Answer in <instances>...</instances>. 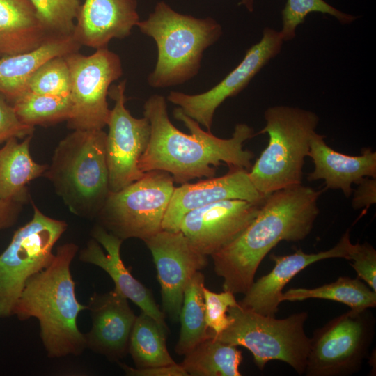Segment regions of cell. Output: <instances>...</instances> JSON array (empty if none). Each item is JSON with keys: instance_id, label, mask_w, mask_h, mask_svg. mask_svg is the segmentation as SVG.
Here are the masks:
<instances>
[{"instance_id": "cell-1", "label": "cell", "mask_w": 376, "mask_h": 376, "mask_svg": "<svg viewBox=\"0 0 376 376\" xmlns=\"http://www.w3.org/2000/svg\"><path fill=\"white\" fill-rule=\"evenodd\" d=\"M143 115L150 125L149 143L141 156L138 166L146 173L159 170L170 173L174 182H189L194 178H212L216 167L222 162L228 166H237L248 171L252 166L254 154L244 150V143L255 134L251 127L237 124L229 139H221L185 115L180 107L173 116L190 131L187 134L170 121L166 99L159 95L150 96L143 106Z\"/></svg>"}, {"instance_id": "cell-2", "label": "cell", "mask_w": 376, "mask_h": 376, "mask_svg": "<svg viewBox=\"0 0 376 376\" xmlns=\"http://www.w3.org/2000/svg\"><path fill=\"white\" fill-rule=\"evenodd\" d=\"M323 190L300 185L267 195L251 224L210 256L224 290L244 294L266 255L281 241L298 242L311 232Z\"/></svg>"}, {"instance_id": "cell-3", "label": "cell", "mask_w": 376, "mask_h": 376, "mask_svg": "<svg viewBox=\"0 0 376 376\" xmlns=\"http://www.w3.org/2000/svg\"><path fill=\"white\" fill-rule=\"evenodd\" d=\"M77 251L74 243L59 246L49 266L26 281L14 308L13 315L20 320H38L40 336L49 358L78 356L86 348L77 319L88 308L77 299L70 272Z\"/></svg>"}, {"instance_id": "cell-4", "label": "cell", "mask_w": 376, "mask_h": 376, "mask_svg": "<svg viewBox=\"0 0 376 376\" xmlns=\"http://www.w3.org/2000/svg\"><path fill=\"white\" fill-rule=\"evenodd\" d=\"M103 130H76L56 148L44 173L74 214L96 217L110 193Z\"/></svg>"}, {"instance_id": "cell-5", "label": "cell", "mask_w": 376, "mask_h": 376, "mask_svg": "<svg viewBox=\"0 0 376 376\" xmlns=\"http://www.w3.org/2000/svg\"><path fill=\"white\" fill-rule=\"evenodd\" d=\"M136 26L157 44V63L148 77L153 88L181 84L196 76L204 51L222 34L215 19L179 13L164 1L158 2L148 17Z\"/></svg>"}, {"instance_id": "cell-6", "label": "cell", "mask_w": 376, "mask_h": 376, "mask_svg": "<svg viewBox=\"0 0 376 376\" xmlns=\"http://www.w3.org/2000/svg\"><path fill=\"white\" fill-rule=\"evenodd\" d=\"M265 125L258 134H267L269 142L249 171V177L262 195L300 185L304 159L319 123L309 110L285 105L265 111Z\"/></svg>"}, {"instance_id": "cell-7", "label": "cell", "mask_w": 376, "mask_h": 376, "mask_svg": "<svg viewBox=\"0 0 376 376\" xmlns=\"http://www.w3.org/2000/svg\"><path fill=\"white\" fill-rule=\"evenodd\" d=\"M231 324L218 335L220 341L243 346L253 354L256 365L263 370L271 360L287 363L299 375H304L311 338L304 331L306 311L283 319L263 315L238 304L230 307Z\"/></svg>"}, {"instance_id": "cell-8", "label": "cell", "mask_w": 376, "mask_h": 376, "mask_svg": "<svg viewBox=\"0 0 376 376\" xmlns=\"http://www.w3.org/2000/svg\"><path fill=\"white\" fill-rule=\"evenodd\" d=\"M173 182L168 172H146L120 191L109 193L96 217L98 224L123 240H146L162 230Z\"/></svg>"}, {"instance_id": "cell-9", "label": "cell", "mask_w": 376, "mask_h": 376, "mask_svg": "<svg viewBox=\"0 0 376 376\" xmlns=\"http://www.w3.org/2000/svg\"><path fill=\"white\" fill-rule=\"evenodd\" d=\"M33 215L18 228L0 254V318L13 315L26 281L52 263V249L68 224L44 214L33 203Z\"/></svg>"}, {"instance_id": "cell-10", "label": "cell", "mask_w": 376, "mask_h": 376, "mask_svg": "<svg viewBox=\"0 0 376 376\" xmlns=\"http://www.w3.org/2000/svg\"><path fill=\"white\" fill-rule=\"evenodd\" d=\"M375 318L370 308L350 309L315 329L304 375L348 376L359 372L373 341Z\"/></svg>"}, {"instance_id": "cell-11", "label": "cell", "mask_w": 376, "mask_h": 376, "mask_svg": "<svg viewBox=\"0 0 376 376\" xmlns=\"http://www.w3.org/2000/svg\"><path fill=\"white\" fill-rule=\"evenodd\" d=\"M65 58L70 72L72 105L68 127L74 130H102L111 113L107 102L110 85L123 74L119 56L104 47L90 56L77 52Z\"/></svg>"}, {"instance_id": "cell-12", "label": "cell", "mask_w": 376, "mask_h": 376, "mask_svg": "<svg viewBox=\"0 0 376 376\" xmlns=\"http://www.w3.org/2000/svg\"><path fill=\"white\" fill-rule=\"evenodd\" d=\"M125 85L123 80L109 88L108 93L115 102L107 123L106 139L110 192L118 191L144 175L138 163L150 138L148 120L133 117L125 106Z\"/></svg>"}, {"instance_id": "cell-13", "label": "cell", "mask_w": 376, "mask_h": 376, "mask_svg": "<svg viewBox=\"0 0 376 376\" xmlns=\"http://www.w3.org/2000/svg\"><path fill=\"white\" fill-rule=\"evenodd\" d=\"M283 42L280 31L266 27L260 40L246 51L242 61L216 86L196 95L171 91L167 100L210 131L219 106L244 89L256 74L280 53Z\"/></svg>"}, {"instance_id": "cell-14", "label": "cell", "mask_w": 376, "mask_h": 376, "mask_svg": "<svg viewBox=\"0 0 376 376\" xmlns=\"http://www.w3.org/2000/svg\"><path fill=\"white\" fill-rule=\"evenodd\" d=\"M143 242L156 266L164 311L178 321L185 289L193 276L207 266V256L199 252L180 230H161Z\"/></svg>"}, {"instance_id": "cell-15", "label": "cell", "mask_w": 376, "mask_h": 376, "mask_svg": "<svg viewBox=\"0 0 376 376\" xmlns=\"http://www.w3.org/2000/svg\"><path fill=\"white\" fill-rule=\"evenodd\" d=\"M263 201L227 199L207 205L186 214L180 230L199 252L211 256L251 224Z\"/></svg>"}, {"instance_id": "cell-16", "label": "cell", "mask_w": 376, "mask_h": 376, "mask_svg": "<svg viewBox=\"0 0 376 376\" xmlns=\"http://www.w3.org/2000/svg\"><path fill=\"white\" fill-rule=\"evenodd\" d=\"M228 169L222 176L175 187L163 219L162 230H180L181 221L186 214L215 202L227 199L251 202L264 200L265 196L253 186L248 170L237 166H228Z\"/></svg>"}, {"instance_id": "cell-17", "label": "cell", "mask_w": 376, "mask_h": 376, "mask_svg": "<svg viewBox=\"0 0 376 376\" xmlns=\"http://www.w3.org/2000/svg\"><path fill=\"white\" fill-rule=\"evenodd\" d=\"M353 244L347 230L332 248L315 253H306L301 249L294 253L280 256L272 254L274 267L260 277L244 293L240 305L263 315L274 317L281 301L286 284L307 266L319 260L340 258L349 260Z\"/></svg>"}, {"instance_id": "cell-18", "label": "cell", "mask_w": 376, "mask_h": 376, "mask_svg": "<svg viewBox=\"0 0 376 376\" xmlns=\"http://www.w3.org/2000/svg\"><path fill=\"white\" fill-rule=\"evenodd\" d=\"M87 308L92 326L84 334L86 348L118 363L128 353L136 318L127 299L115 289L105 293L94 292Z\"/></svg>"}, {"instance_id": "cell-19", "label": "cell", "mask_w": 376, "mask_h": 376, "mask_svg": "<svg viewBox=\"0 0 376 376\" xmlns=\"http://www.w3.org/2000/svg\"><path fill=\"white\" fill-rule=\"evenodd\" d=\"M93 239L79 251V259L105 271L114 282V289L133 301L159 324L168 328L165 315L156 304L151 291L134 278L125 266L120 256L123 240L100 225L93 227Z\"/></svg>"}, {"instance_id": "cell-20", "label": "cell", "mask_w": 376, "mask_h": 376, "mask_svg": "<svg viewBox=\"0 0 376 376\" xmlns=\"http://www.w3.org/2000/svg\"><path fill=\"white\" fill-rule=\"evenodd\" d=\"M139 22L136 0H85L73 37L80 45L107 47L113 38H124Z\"/></svg>"}, {"instance_id": "cell-21", "label": "cell", "mask_w": 376, "mask_h": 376, "mask_svg": "<svg viewBox=\"0 0 376 376\" xmlns=\"http://www.w3.org/2000/svg\"><path fill=\"white\" fill-rule=\"evenodd\" d=\"M308 157L315 166L308 180H323L326 189H340L346 197L352 194L353 184L364 178H376V152L369 148H363L360 155H347L334 150L326 143L324 136L315 132Z\"/></svg>"}, {"instance_id": "cell-22", "label": "cell", "mask_w": 376, "mask_h": 376, "mask_svg": "<svg viewBox=\"0 0 376 376\" xmlns=\"http://www.w3.org/2000/svg\"><path fill=\"white\" fill-rule=\"evenodd\" d=\"M81 45L71 36H53L26 52L0 57V94L12 102L28 91V83L46 61L78 52Z\"/></svg>"}, {"instance_id": "cell-23", "label": "cell", "mask_w": 376, "mask_h": 376, "mask_svg": "<svg viewBox=\"0 0 376 376\" xmlns=\"http://www.w3.org/2000/svg\"><path fill=\"white\" fill-rule=\"evenodd\" d=\"M53 36L30 0H0V57L29 52Z\"/></svg>"}, {"instance_id": "cell-24", "label": "cell", "mask_w": 376, "mask_h": 376, "mask_svg": "<svg viewBox=\"0 0 376 376\" xmlns=\"http://www.w3.org/2000/svg\"><path fill=\"white\" fill-rule=\"evenodd\" d=\"M32 134L22 142L10 138L0 148V199L24 203L27 200L26 185L43 176L47 164L36 162L30 155Z\"/></svg>"}, {"instance_id": "cell-25", "label": "cell", "mask_w": 376, "mask_h": 376, "mask_svg": "<svg viewBox=\"0 0 376 376\" xmlns=\"http://www.w3.org/2000/svg\"><path fill=\"white\" fill-rule=\"evenodd\" d=\"M211 331V330H210ZM180 363L189 375L240 376L242 352L211 336L185 354Z\"/></svg>"}, {"instance_id": "cell-26", "label": "cell", "mask_w": 376, "mask_h": 376, "mask_svg": "<svg viewBox=\"0 0 376 376\" xmlns=\"http://www.w3.org/2000/svg\"><path fill=\"white\" fill-rule=\"evenodd\" d=\"M168 330L143 311L136 316L128 346V352L136 368L175 363L166 347Z\"/></svg>"}, {"instance_id": "cell-27", "label": "cell", "mask_w": 376, "mask_h": 376, "mask_svg": "<svg viewBox=\"0 0 376 376\" xmlns=\"http://www.w3.org/2000/svg\"><path fill=\"white\" fill-rule=\"evenodd\" d=\"M205 277L197 272L188 283L184 292L179 320L180 331L175 351L185 355L197 344L211 336L205 322V308L203 289Z\"/></svg>"}, {"instance_id": "cell-28", "label": "cell", "mask_w": 376, "mask_h": 376, "mask_svg": "<svg viewBox=\"0 0 376 376\" xmlns=\"http://www.w3.org/2000/svg\"><path fill=\"white\" fill-rule=\"evenodd\" d=\"M322 299L343 303L354 311L376 306V292L359 277L340 276L336 281L315 288H291L283 292L281 301Z\"/></svg>"}, {"instance_id": "cell-29", "label": "cell", "mask_w": 376, "mask_h": 376, "mask_svg": "<svg viewBox=\"0 0 376 376\" xmlns=\"http://www.w3.org/2000/svg\"><path fill=\"white\" fill-rule=\"evenodd\" d=\"M12 106L19 119L32 127L68 121L72 109L70 95H50L30 91L15 99Z\"/></svg>"}, {"instance_id": "cell-30", "label": "cell", "mask_w": 376, "mask_h": 376, "mask_svg": "<svg viewBox=\"0 0 376 376\" xmlns=\"http://www.w3.org/2000/svg\"><path fill=\"white\" fill-rule=\"evenodd\" d=\"M313 12L331 15L343 24H350L357 19L352 15L338 10L324 0H287L281 12L282 29L280 33L283 42L295 37L297 26L303 24L306 17Z\"/></svg>"}, {"instance_id": "cell-31", "label": "cell", "mask_w": 376, "mask_h": 376, "mask_svg": "<svg viewBox=\"0 0 376 376\" xmlns=\"http://www.w3.org/2000/svg\"><path fill=\"white\" fill-rule=\"evenodd\" d=\"M44 28L52 35H73L79 0H30Z\"/></svg>"}, {"instance_id": "cell-32", "label": "cell", "mask_w": 376, "mask_h": 376, "mask_svg": "<svg viewBox=\"0 0 376 376\" xmlns=\"http://www.w3.org/2000/svg\"><path fill=\"white\" fill-rule=\"evenodd\" d=\"M70 72L65 56H56L42 64L31 76L28 91L50 95H68Z\"/></svg>"}, {"instance_id": "cell-33", "label": "cell", "mask_w": 376, "mask_h": 376, "mask_svg": "<svg viewBox=\"0 0 376 376\" xmlns=\"http://www.w3.org/2000/svg\"><path fill=\"white\" fill-rule=\"evenodd\" d=\"M205 308V322L213 335H218L227 329L233 318L227 314L230 307L237 306L235 294L229 290L214 292L205 286L203 289Z\"/></svg>"}, {"instance_id": "cell-34", "label": "cell", "mask_w": 376, "mask_h": 376, "mask_svg": "<svg viewBox=\"0 0 376 376\" xmlns=\"http://www.w3.org/2000/svg\"><path fill=\"white\" fill-rule=\"evenodd\" d=\"M351 266L373 291L376 292V251L368 242L353 244L349 254Z\"/></svg>"}, {"instance_id": "cell-35", "label": "cell", "mask_w": 376, "mask_h": 376, "mask_svg": "<svg viewBox=\"0 0 376 376\" xmlns=\"http://www.w3.org/2000/svg\"><path fill=\"white\" fill-rule=\"evenodd\" d=\"M34 127L23 123L13 107L0 96V143L10 138H25L33 134Z\"/></svg>"}, {"instance_id": "cell-36", "label": "cell", "mask_w": 376, "mask_h": 376, "mask_svg": "<svg viewBox=\"0 0 376 376\" xmlns=\"http://www.w3.org/2000/svg\"><path fill=\"white\" fill-rule=\"evenodd\" d=\"M119 366L129 376H188L180 364L176 363L147 368H132L127 364L118 362Z\"/></svg>"}, {"instance_id": "cell-37", "label": "cell", "mask_w": 376, "mask_h": 376, "mask_svg": "<svg viewBox=\"0 0 376 376\" xmlns=\"http://www.w3.org/2000/svg\"><path fill=\"white\" fill-rule=\"evenodd\" d=\"M352 201L354 209L369 207L376 202V178H364L359 183Z\"/></svg>"}, {"instance_id": "cell-38", "label": "cell", "mask_w": 376, "mask_h": 376, "mask_svg": "<svg viewBox=\"0 0 376 376\" xmlns=\"http://www.w3.org/2000/svg\"><path fill=\"white\" fill-rule=\"evenodd\" d=\"M22 203L0 199V230L11 227L17 221Z\"/></svg>"}, {"instance_id": "cell-39", "label": "cell", "mask_w": 376, "mask_h": 376, "mask_svg": "<svg viewBox=\"0 0 376 376\" xmlns=\"http://www.w3.org/2000/svg\"><path fill=\"white\" fill-rule=\"evenodd\" d=\"M240 4L244 5L250 12L253 10V0H242Z\"/></svg>"}]
</instances>
